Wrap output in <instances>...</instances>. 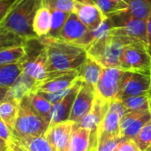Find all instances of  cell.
I'll return each mask as SVG.
<instances>
[{
	"instance_id": "35",
	"label": "cell",
	"mask_w": 151,
	"mask_h": 151,
	"mask_svg": "<svg viewBox=\"0 0 151 151\" xmlns=\"http://www.w3.org/2000/svg\"><path fill=\"white\" fill-rule=\"evenodd\" d=\"M121 137H104L98 140L96 151H115L122 142Z\"/></svg>"
},
{
	"instance_id": "17",
	"label": "cell",
	"mask_w": 151,
	"mask_h": 151,
	"mask_svg": "<svg viewBox=\"0 0 151 151\" xmlns=\"http://www.w3.org/2000/svg\"><path fill=\"white\" fill-rule=\"evenodd\" d=\"M73 12L89 30L96 29L106 19L96 4H84L74 1Z\"/></svg>"
},
{
	"instance_id": "24",
	"label": "cell",
	"mask_w": 151,
	"mask_h": 151,
	"mask_svg": "<svg viewBox=\"0 0 151 151\" xmlns=\"http://www.w3.org/2000/svg\"><path fill=\"white\" fill-rule=\"evenodd\" d=\"M19 104L20 102L10 99H4L0 104V118L3 119L11 132H12L14 127Z\"/></svg>"
},
{
	"instance_id": "33",
	"label": "cell",
	"mask_w": 151,
	"mask_h": 151,
	"mask_svg": "<svg viewBox=\"0 0 151 151\" xmlns=\"http://www.w3.org/2000/svg\"><path fill=\"white\" fill-rule=\"evenodd\" d=\"M141 151H147L151 146V120H150L134 139Z\"/></svg>"
},
{
	"instance_id": "1",
	"label": "cell",
	"mask_w": 151,
	"mask_h": 151,
	"mask_svg": "<svg viewBox=\"0 0 151 151\" xmlns=\"http://www.w3.org/2000/svg\"><path fill=\"white\" fill-rule=\"evenodd\" d=\"M48 55V78L59 73L79 71L88 58L85 48L48 36L40 38Z\"/></svg>"
},
{
	"instance_id": "4",
	"label": "cell",
	"mask_w": 151,
	"mask_h": 151,
	"mask_svg": "<svg viewBox=\"0 0 151 151\" xmlns=\"http://www.w3.org/2000/svg\"><path fill=\"white\" fill-rule=\"evenodd\" d=\"M23 48L25 56L20 61L23 72L39 84L46 81L48 78V55L42 40L37 37L25 39Z\"/></svg>"
},
{
	"instance_id": "30",
	"label": "cell",
	"mask_w": 151,
	"mask_h": 151,
	"mask_svg": "<svg viewBox=\"0 0 151 151\" xmlns=\"http://www.w3.org/2000/svg\"><path fill=\"white\" fill-rule=\"evenodd\" d=\"M150 120H151V113L150 111H148L140 118L135 119L133 123H131L127 128L121 132L120 137L127 140H134V137L140 133V131Z\"/></svg>"
},
{
	"instance_id": "16",
	"label": "cell",
	"mask_w": 151,
	"mask_h": 151,
	"mask_svg": "<svg viewBox=\"0 0 151 151\" xmlns=\"http://www.w3.org/2000/svg\"><path fill=\"white\" fill-rule=\"evenodd\" d=\"M79 79L78 71H70L52 76L41 82L35 88V92L55 93L65 90L71 88Z\"/></svg>"
},
{
	"instance_id": "44",
	"label": "cell",
	"mask_w": 151,
	"mask_h": 151,
	"mask_svg": "<svg viewBox=\"0 0 151 151\" xmlns=\"http://www.w3.org/2000/svg\"><path fill=\"white\" fill-rule=\"evenodd\" d=\"M150 77H151V73H150ZM149 95L151 97V81H150V92H149Z\"/></svg>"
},
{
	"instance_id": "2",
	"label": "cell",
	"mask_w": 151,
	"mask_h": 151,
	"mask_svg": "<svg viewBox=\"0 0 151 151\" xmlns=\"http://www.w3.org/2000/svg\"><path fill=\"white\" fill-rule=\"evenodd\" d=\"M135 42L140 41L129 36L109 33L107 35L94 41L86 48V50L88 56L103 67L119 68L120 58L125 48Z\"/></svg>"
},
{
	"instance_id": "50",
	"label": "cell",
	"mask_w": 151,
	"mask_h": 151,
	"mask_svg": "<svg viewBox=\"0 0 151 151\" xmlns=\"http://www.w3.org/2000/svg\"><path fill=\"white\" fill-rule=\"evenodd\" d=\"M0 1H1V0H0Z\"/></svg>"
},
{
	"instance_id": "37",
	"label": "cell",
	"mask_w": 151,
	"mask_h": 151,
	"mask_svg": "<svg viewBox=\"0 0 151 151\" xmlns=\"http://www.w3.org/2000/svg\"><path fill=\"white\" fill-rule=\"evenodd\" d=\"M115 151H141L134 140L123 139Z\"/></svg>"
},
{
	"instance_id": "14",
	"label": "cell",
	"mask_w": 151,
	"mask_h": 151,
	"mask_svg": "<svg viewBox=\"0 0 151 151\" xmlns=\"http://www.w3.org/2000/svg\"><path fill=\"white\" fill-rule=\"evenodd\" d=\"M73 122H64L50 125L45 137L54 151H67L73 127Z\"/></svg>"
},
{
	"instance_id": "21",
	"label": "cell",
	"mask_w": 151,
	"mask_h": 151,
	"mask_svg": "<svg viewBox=\"0 0 151 151\" xmlns=\"http://www.w3.org/2000/svg\"><path fill=\"white\" fill-rule=\"evenodd\" d=\"M24 98L27 102L30 108L36 114H38L47 123L50 124L53 105L47 99H45L37 92H31Z\"/></svg>"
},
{
	"instance_id": "7",
	"label": "cell",
	"mask_w": 151,
	"mask_h": 151,
	"mask_svg": "<svg viewBox=\"0 0 151 151\" xmlns=\"http://www.w3.org/2000/svg\"><path fill=\"white\" fill-rule=\"evenodd\" d=\"M119 68L123 71L150 74L151 55L148 47L141 42L127 45L121 56Z\"/></svg>"
},
{
	"instance_id": "43",
	"label": "cell",
	"mask_w": 151,
	"mask_h": 151,
	"mask_svg": "<svg viewBox=\"0 0 151 151\" xmlns=\"http://www.w3.org/2000/svg\"><path fill=\"white\" fill-rule=\"evenodd\" d=\"M73 1L79 3H84V4H96V0H73Z\"/></svg>"
},
{
	"instance_id": "27",
	"label": "cell",
	"mask_w": 151,
	"mask_h": 151,
	"mask_svg": "<svg viewBox=\"0 0 151 151\" xmlns=\"http://www.w3.org/2000/svg\"><path fill=\"white\" fill-rule=\"evenodd\" d=\"M96 5L105 18H111L127 10V4L119 0H96Z\"/></svg>"
},
{
	"instance_id": "6",
	"label": "cell",
	"mask_w": 151,
	"mask_h": 151,
	"mask_svg": "<svg viewBox=\"0 0 151 151\" xmlns=\"http://www.w3.org/2000/svg\"><path fill=\"white\" fill-rule=\"evenodd\" d=\"M110 19L113 27L110 31L111 34L129 36L148 47L147 20L133 17L127 11L119 12Z\"/></svg>"
},
{
	"instance_id": "41",
	"label": "cell",
	"mask_w": 151,
	"mask_h": 151,
	"mask_svg": "<svg viewBox=\"0 0 151 151\" xmlns=\"http://www.w3.org/2000/svg\"><path fill=\"white\" fill-rule=\"evenodd\" d=\"M9 150H10V147H9L8 142L0 137V151H9Z\"/></svg>"
},
{
	"instance_id": "11",
	"label": "cell",
	"mask_w": 151,
	"mask_h": 151,
	"mask_svg": "<svg viewBox=\"0 0 151 151\" xmlns=\"http://www.w3.org/2000/svg\"><path fill=\"white\" fill-rule=\"evenodd\" d=\"M124 72L117 67H104L101 77L95 87L96 96L108 101L116 99Z\"/></svg>"
},
{
	"instance_id": "9",
	"label": "cell",
	"mask_w": 151,
	"mask_h": 151,
	"mask_svg": "<svg viewBox=\"0 0 151 151\" xmlns=\"http://www.w3.org/2000/svg\"><path fill=\"white\" fill-rule=\"evenodd\" d=\"M129 111L119 100H111L108 111L99 127L97 142L104 137H120V121Z\"/></svg>"
},
{
	"instance_id": "40",
	"label": "cell",
	"mask_w": 151,
	"mask_h": 151,
	"mask_svg": "<svg viewBox=\"0 0 151 151\" xmlns=\"http://www.w3.org/2000/svg\"><path fill=\"white\" fill-rule=\"evenodd\" d=\"M147 38H148V50L151 55V14L147 19Z\"/></svg>"
},
{
	"instance_id": "31",
	"label": "cell",
	"mask_w": 151,
	"mask_h": 151,
	"mask_svg": "<svg viewBox=\"0 0 151 151\" xmlns=\"http://www.w3.org/2000/svg\"><path fill=\"white\" fill-rule=\"evenodd\" d=\"M51 12V25H50V30L48 37L58 39L59 35L62 31V28L69 16V12H65L61 11H56L52 10Z\"/></svg>"
},
{
	"instance_id": "26",
	"label": "cell",
	"mask_w": 151,
	"mask_h": 151,
	"mask_svg": "<svg viewBox=\"0 0 151 151\" xmlns=\"http://www.w3.org/2000/svg\"><path fill=\"white\" fill-rule=\"evenodd\" d=\"M127 12L134 18L147 20L151 14V0H125Z\"/></svg>"
},
{
	"instance_id": "48",
	"label": "cell",
	"mask_w": 151,
	"mask_h": 151,
	"mask_svg": "<svg viewBox=\"0 0 151 151\" xmlns=\"http://www.w3.org/2000/svg\"><path fill=\"white\" fill-rule=\"evenodd\" d=\"M92 151H96V150H92Z\"/></svg>"
},
{
	"instance_id": "49",
	"label": "cell",
	"mask_w": 151,
	"mask_h": 151,
	"mask_svg": "<svg viewBox=\"0 0 151 151\" xmlns=\"http://www.w3.org/2000/svg\"><path fill=\"white\" fill-rule=\"evenodd\" d=\"M9 151H12V150H9Z\"/></svg>"
},
{
	"instance_id": "29",
	"label": "cell",
	"mask_w": 151,
	"mask_h": 151,
	"mask_svg": "<svg viewBox=\"0 0 151 151\" xmlns=\"http://www.w3.org/2000/svg\"><path fill=\"white\" fill-rule=\"evenodd\" d=\"M24 42L25 39L0 24V50L18 46H23Z\"/></svg>"
},
{
	"instance_id": "47",
	"label": "cell",
	"mask_w": 151,
	"mask_h": 151,
	"mask_svg": "<svg viewBox=\"0 0 151 151\" xmlns=\"http://www.w3.org/2000/svg\"><path fill=\"white\" fill-rule=\"evenodd\" d=\"M119 1H121V2H125V0H119ZM125 3H126V2H125ZM126 4H127V3H126Z\"/></svg>"
},
{
	"instance_id": "39",
	"label": "cell",
	"mask_w": 151,
	"mask_h": 151,
	"mask_svg": "<svg viewBox=\"0 0 151 151\" xmlns=\"http://www.w3.org/2000/svg\"><path fill=\"white\" fill-rule=\"evenodd\" d=\"M12 136V132L7 127V126L4 124L3 119L0 118V137L2 139H4V141H6L7 142H9V141L11 140Z\"/></svg>"
},
{
	"instance_id": "25",
	"label": "cell",
	"mask_w": 151,
	"mask_h": 151,
	"mask_svg": "<svg viewBox=\"0 0 151 151\" xmlns=\"http://www.w3.org/2000/svg\"><path fill=\"white\" fill-rule=\"evenodd\" d=\"M23 72L20 63L12 65H0V87L10 88Z\"/></svg>"
},
{
	"instance_id": "8",
	"label": "cell",
	"mask_w": 151,
	"mask_h": 151,
	"mask_svg": "<svg viewBox=\"0 0 151 151\" xmlns=\"http://www.w3.org/2000/svg\"><path fill=\"white\" fill-rule=\"evenodd\" d=\"M150 81V74L125 71L116 99L119 100L127 96L149 95Z\"/></svg>"
},
{
	"instance_id": "34",
	"label": "cell",
	"mask_w": 151,
	"mask_h": 151,
	"mask_svg": "<svg viewBox=\"0 0 151 151\" xmlns=\"http://www.w3.org/2000/svg\"><path fill=\"white\" fill-rule=\"evenodd\" d=\"M42 6L50 11H61L65 12H73L74 7L73 0H42Z\"/></svg>"
},
{
	"instance_id": "19",
	"label": "cell",
	"mask_w": 151,
	"mask_h": 151,
	"mask_svg": "<svg viewBox=\"0 0 151 151\" xmlns=\"http://www.w3.org/2000/svg\"><path fill=\"white\" fill-rule=\"evenodd\" d=\"M38 84L39 83L37 81L22 72L16 81L9 88L5 99L20 102L27 95L31 92H35Z\"/></svg>"
},
{
	"instance_id": "32",
	"label": "cell",
	"mask_w": 151,
	"mask_h": 151,
	"mask_svg": "<svg viewBox=\"0 0 151 151\" xmlns=\"http://www.w3.org/2000/svg\"><path fill=\"white\" fill-rule=\"evenodd\" d=\"M24 56L25 50L23 46L0 50V65H12L20 63Z\"/></svg>"
},
{
	"instance_id": "42",
	"label": "cell",
	"mask_w": 151,
	"mask_h": 151,
	"mask_svg": "<svg viewBox=\"0 0 151 151\" xmlns=\"http://www.w3.org/2000/svg\"><path fill=\"white\" fill-rule=\"evenodd\" d=\"M9 88H2L0 87V104L5 99Z\"/></svg>"
},
{
	"instance_id": "46",
	"label": "cell",
	"mask_w": 151,
	"mask_h": 151,
	"mask_svg": "<svg viewBox=\"0 0 151 151\" xmlns=\"http://www.w3.org/2000/svg\"><path fill=\"white\" fill-rule=\"evenodd\" d=\"M147 151H151V146L150 147V149H149V150H148Z\"/></svg>"
},
{
	"instance_id": "20",
	"label": "cell",
	"mask_w": 151,
	"mask_h": 151,
	"mask_svg": "<svg viewBox=\"0 0 151 151\" xmlns=\"http://www.w3.org/2000/svg\"><path fill=\"white\" fill-rule=\"evenodd\" d=\"M90 131L73 124L67 151H92Z\"/></svg>"
},
{
	"instance_id": "28",
	"label": "cell",
	"mask_w": 151,
	"mask_h": 151,
	"mask_svg": "<svg viewBox=\"0 0 151 151\" xmlns=\"http://www.w3.org/2000/svg\"><path fill=\"white\" fill-rule=\"evenodd\" d=\"M119 101L130 111H150V95L127 96L119 99Z\"/></svg>"
},
{
	"instance_id": "45",
	"label": "cell",
	"mask_w": 151,
	"mask_h": 151,
	"mask_svg": "<svg viewBox=\"0 0 151 151\" xmlns=\"http://www.w3.org/2000/svg\"><path fill=\"white\" fill-rule=\"evenodd\" d=\"M150 113H151V97L150 96Z\"/></svg>"
},
{
	"instance_id": "13",
	"label": "cell",
	"mask_w": 151,
	"mask_h": 151,
	"mask_svg": "<svg viewBox=\"0 0 151 151\" xmlns=\"http://www.w3.org/2000/svg\"><path fill=\"white\" fill-rule=\"evenodd\" d=\"M95 96V87L82 81L81 87L75 97L68 120L76 124L88 115L93 106Z\"/></svg>"
},
{
	"instance_id": "36",
	"label": "cell",
	"mask_w": 151,
	"mask_h": 151,
	"mask_svg": "<svg viewBox=\"0 0 151 151\" xmlns=\"http://www.w3.org/2000/svg\"><path fill=\"white\" fill-rule=\"evenodd\" d=\"M70 88L63 90V91H59V92H55V93H44V92H37L39 93L42 96H43L45 99H47L52 105L58 103L69 91Z\"/></svg>"
},
{
	"instance_id": "22",
	"label": "cell",
	"mask_w": 151,
	"mask_h": 151,
	"mask_svg": "<svg viewBox=\"0 0 151 151\" xmlns=\"http://www.w3.org/2000/svg\"><path fill=\"white\" fill-rule=\"evenodd\" d=\"M104 67L98 64L92 58L88 57L86 58L83 65L79 69V78L85 83L96 87L97 84Z\"/></svg>"
},
{
	"instance_id": "23",
	"label": "cell",
	"mask_w": 151,
	"mask_h": 151,
	"mask_svg": "<svg viewBox=\"0 0 151 151\" xmlns=\"http://www.w3.org/2000/svg\"><path fill=\"white\" fill-rule=\"evenodd\" d=\"M51 25V12L42 6L35 13L33 21V32L37 38L45 37L49 35Z\"/></svg>"
},
{
	"instance_id": "15",
	"label": "cell",
	"mask_w": 151,
	"mask_h": 151,
	"mask_svg": "<svg viewBox=\"0 0 151 151\" xmlns=\"http://www.w3.org/2000/svg\"><path fill=\"white\" fill-rule=\"evenodd\" d=\"M81 84H82V81L79 78L74 82V84L70 88L68 93L58 103L53 104L52 112H51V120L50 125L68 120L75 97L78 94L80 88L81 87Z\"/></svg>"
},
{
	"instance_id": "10",
	"label": "cell",
	"mask_w": 151,
	"mask_h": 151,
	"mask_svg": "<svg viewBox=\"0 0 151 151\" xmlns=\"http://www.w3.org/2000/svg\"><path fill=\"white\" fill-rule=\"evenodd\" d=\"M110 103H111V101H108L100 96H95V99H94V103H93L91 111L80 122L76 123L77 126L86 128L90 131L91 143H92L93 150H96L98 129H99V127L108 111Z\"/></svg>"
},
{
	"instance_id": "3",
	"label": "cell",
	"mask_w": 151,
	"mask_h": 151,
	"mask_svg": "<svg viewBox=\"0 0 151 151\" xmlns=\"http://www.w3.org/2000/svg\"><path fill=\"white\" fill-rule=\"evenodd\" d=\"M42 6V0H15L0 24L23 39L36 37L33 32V21Z\"/></svg>"
},
{
	"instance_id": "18",
	"label": "cell",
	"mask_w": 151,
	"mask_h": 151,
	"mask_svg": "<svg viewBox=\"0 0 151 151\" xmlns=\"http://www.w3.org/2000/svg\"><path fill=\"white\" fill-rule=\"evenodd\" d=\"M8 144L12 151H54L45 135L30 138L12 136Z\"/></svg>"
},
{
	"instance_id": "38",
	"label": "cell",
	"mask_w": 151,
	"mask_h": 151,
	"mask_svg": "<svg viewBox=\"0 0 151 151\" xmlns=\"http://www.w3.org/2000/svg\"><path fill=\"white\" fill-rule=\"evenodd\" d=\"M15 0H1L0 1V23L3 21L6 14L8 13L9 10L11 9L12 5Z\"/></svg>"
},
{
	"instance_id": "12",
	"label": "cell",
	"mask_w": 151,
	"mask_h": 151,
	"mask_svg": "<svg viewBox=\"0 0 151 151\" xmlns=\"http://www.w3.org/2000/svg\"><path fill=\"white\" fill-rule=\"evenodd\" d=\"M88 31L89 29L83 25L76 14L71 12L62 28L58 39L86 49L89 45L88 39Z\"/></svg>"
},
{
	"instance_id": "5",
	"label": "cell",
	"mask_w": 151,
	"mask_h": 151,
	"mask_svg": "<svg viewBox=\"0 0 151 151\" xmlns=\"http://www.w3.org/2000/svg\"><path fill=\"white\" fill-rule=\"evenodd\" d=\"M50 124L36 114L23 97L12 132L13 137L30 138L45 135Z\"/></svg>"
}]
</instances>
